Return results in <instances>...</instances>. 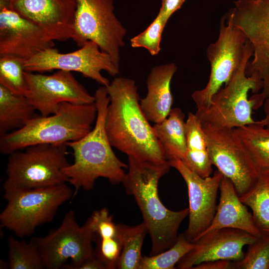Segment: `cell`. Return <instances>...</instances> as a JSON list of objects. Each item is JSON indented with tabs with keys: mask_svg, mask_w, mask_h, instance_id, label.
<instances>
[{
	"mask_svg": "<svg viewBox=\"0 0 269 269\" xmlns=\"http://www.w3.org/2000/svg\"><path fill=\"white\" fill-rule=\"evenodd\" d=\"M109 98L105 127L112 146L128 156L162 163L163 150L140 106L135 81L117 77L106 87Z\"/></svg>",
	"mask_w": 269,
	"mask_h": 269,
	"instance_id": "cell-1",
	"label": "cell"
},
{
	"mask_svg": "<svg viewBox=\"0 0 269 269\" xmlns=\"http://www.w3.org/2000/svg\"><path fill=\"white\" fill-rule=\"evenodd\" d=\"M128 171L122 183L140 209L151 241L150 255H154L175 243L178 229L188 216L189 208L169 210L159 198V181L171 167L168 160L158 163L128 156Z\"/></svg>",
	"mask_w": 269,
	"mask_h": 269,
	"instance_id": "cell-2",
	"label": "cell"
},
{
	"mask_svg": "<svg viewBox=\"0 0 269 269\" xmlns=\"http://www.w3.org/2000/svg\"><path fill=\"white\" fill-rule=\"evenodd\" d=\"M94 97L97 116L94 128L82 138L65 143L73 151L74 161L65 167L63 172L67 182L74 187V195L80 189L92 190L100 177L112 184L122 182L126 173L124 169L128 167L115 154L105 130L109 103L107 87H100Z\"/></svg>",
	"mask_w": 269,
	"mask_h": 269,
	"instance_id": "cell-3",
	"label": "cell"
},
{
	"mask_svg": "<svg viewBox=\"0 0 269 269\" xmlns=\"http://www.w3.org/2000/svg\"><path fill=\"white\" fill-rule=\"evenodd\" d=\"M97 116L95 103H61L56 112L34 116L21 128L1 136L0 152L10 153L38 144H65L78 140L93 129Z\"/></svg>",
	"mask_w": 269,
	"mask_h": 269,
	"instance_id": "cell-4",
	"label": "cell"
},
{
	"mask_svg": "<svg viewBox=\"0 0 269 269\" xmlns=\"http://www.w3.org/2000/svg\"><path fill=\"white\" fill-rule=\"evenodd\" d=\"M74 196L66 183L4 191L7 203L0 214V227L19 238L30 236L38 227L51 222L58 208Z\"/></svg>",
	"mask_w": 269,
	"mask_h": 269,
	"instance_id": "cell-5",
	"label": "cell"
},
{
	"mask_svg": "<svg viewBox=\"0 0 269 269\" xmlns=\"http://www.w3.org/2000/svg\"><path fill=\"white\" fill-rule=\"evenodd\" d=\"M65 144H38L9 154L4 191L66 183L63 169L69 164Z\"/></svg>",
	"mask_w": 269,
	"mask_h": 269,
	"instance_id": "cell-6",
	"label": "cell"
},
{
	"mask_svg": "<svg viewBox=\"0 0 269 269\" xmlns=\"http://www.w3.org/2000/svg\"><path fill=\"white\" fill-rule=\"evenodd\" d=\"M253 52L247 39L244 57L239 69L213 96L208 108L195 114L202 124L235 129L256 122L252 117L255 99L253 96L249 98L248 94L250 91L258 93L263 86L256 77L247 75V66Z\"/></svg>",
	"mask_w": 269,
	"mask_h": 269,
	"instance_id": "cell-7",
	"label": "cell"
},
{
	"mask_svg": "<svg viewBox=\"0 0 269 269\" xmlns=\"http://www.w3.org/2000/svg\"><path fill=\"white\" fill-rule=\"evenodd\" d=\"M247 41L243 32L223 16L217 40L207 49L211 68L208 82L203 89L191 95L196 112L208 108L213 96L239 69L244 57Z\"/></svg>",
	"mask_w": 269,
	"mask_h": 269,
	"instance_id": "cell-8",
	"label": "cell"
},
{
	"mask_svg": "<svg viewBox=\"0 0 269 269\" xmlns=\"http://www.w3.org/2000/svg\"><path fill=\"white\" fill-rule=\"evenodd\" d=\"M113 0H77L74 41L79 47L96 43L119 67L127 30L114 13Z\"/></svg>",
	"mask_w": 269,
	"mask_h": 269,
	"instance_id": "cell-9",
	"label": "cell"
},
{
	"mask_svg": "<svg viewBox=\"0 0 269 269\" xmlns=\"http://www.w3.org/2000/svg\"><path fill=\"white\" fill-rule=\"evenodd\" d=\"M224 16L240 29L251 43L253 58L246 73L262 84L260 92L266 97L269 88V0H235Z\"/></svg>",
	"mask_w": 269,
	"mask_h": 269,
	"instance_id": "cell-10",
	"label": "cell"
},
{
	"mask_svg": "<svg viewBox=\"0 0 269 269\" xmlns=\"http://www.w3.org/2000/svg\"><path fill=\"white\" fill-rule=\"evenodd\" d=\"M95 235L88 219L80 226L75 211L69 210L59 227L45 237L35 238L45 268L75 269L95 255L92 247Z\"/></svg>",
	"mask_w": 269,
	"mask_h": 269,
	"instance_id": "cell-11",
	"label": "cell"
},
{
	"mask_svg": "<svg viewBox=\"0 0 269 269\" xmlns=\"http://www.w3.org/2000/svg\"><path fill=\"white\" fill-rule=\"evenodd\" d=\"M212 165L233 184L239 196L254 185L261 168L234 133L233 129L203 125Z\"/></svg>",
	"mask_w": 269,
	"mask_h": 269,
	"instance_id": "cell-12",
	"label": "cell"
},
{
	"mask_svg": "<svg viewBox=\"0 0 269 269\" xmlns=\"http://www.w3.org/2000/svg\"><path fill=\"white\" fill-rule=\"evenodd\" d=\"M23 66L25 71L31 72L52 70L75 71L106 87L110 83L101 71H105L111 76L119 72V67L114 63L111 57L91 41L69 53H60L53 47L46 49L24 61Z\"/></svg>",
	"mask_w": 269,
	"mask_h": 269,
	"instance_id": "cell-13",
	"label": "cell"
},
{
	"mask_svg": "<svg viewBox=\"0 0 269 269\" xmlns=\"http://www.w3.org/2000/svg\"><path fill=\"white\" fill-rule=\"evenodd\" d=\"M28 89L25 97L41 116L55 113L63 102L75 104L95 103L89 93L72 74L59 70L51 75L25 72Z\"/></svg>",
	"mask_w": 269,
	"mask_h": 269,
	"instance_id": "cell-14",
	"label": "cell"
},
{
	"mask_svg": "<svg viewBox=\"0 0 269 269\" xmlns=\"http://www.w3.org/2000/svg\"><path fill=\"white\" fill-rule=\"evenodd\" d=\"M185 181L189 199V222L183 233L191 242H194L211 225L217 209L216 199L222 174L218 170L203 178L188 168L178 158L168 160Z\"/></svg>",
	"mask_w": 269,
	"mask_h": 269,
	"instance_id": "cell-15",
	"label": "cell"
},
{
	"mask_svg": "<svg viewBox=\"0 0 269 269\" xmlns=\"http://www.w3.org/2000/svg\"><path fill=\"white\" fill-rule=\"evenodd\" d=\"M54 45L41 27L12 9L8 1L0 0V56L25 61Z\"/></svg>",
	"mask_w": 269,
	"mask_h": 269,
	"instance_id": "cell-16",
	"label": "cell"
},
{
	"mask_svg": "<svg viewBox=\"0 0 269 269\" xmlns=\"http://www.w3.org/2000/svg\"><path fill=\"white\" fill-rule=\"evenodd\" d=\"M21 16L41 27L52 40H74L77 0H15L8 2Z\"/></svg>",
	"mask_w": 269,
	"mask_h": 269,
	"instance_id": "cell-17",
	"label": "cell"
},
{
	"mask_svg": "<svg viewBox=\"0 0 269 269\" xmlns=\"http://www.w3.org/2000/svg\"><path fill=\"white\" fill-rule=\"evenodd\" d=\"M257 238L245 231L233 228L206 233L194 242L193 248L178 262L176 267L192 269L198 264L210 261H239L245 255L244 247Z\"/></svg>",
	"mask_w": 269,
	"mask_h": 269,
	"instance_id": "cell-18",
	"label": "cell"
},
{
	"mask_svg": "<svg viewBox=\"0 0 269 269\" xmlns=\"http://www.w3.org/2000/svg\"><path fill=\"white\" fill-rule=\"evenodd\" d=\"M219 190V202L213 221L201 236L220 229L233 228L245 231L257 238L261 237L262 234L256 225L252 214L240 200L230 180L223 176Z\"/></svg>",
	"mask_w": 269,
	"mask_h": 269,
	"instance_id": "cell-19",
	"label": "cell"
},
{
	"mask_svg": "<svg viewBox=\"0 0 269 269\" xmlns=\"http://www.w3.org/2000/svg\"><path fill=\"white\" fill-rule=\"evenodd\" d=\"M177 70L173 63L154 67L146 79L147 93L140 100V106L149 121L154 124L164 120L172 109L171 81Z\"/></svg>",
	"mask_w": 269,
	"mask_h": 269,
	"instance_id": "cell-20",
	"label": "cell"
},
{
	"mask_svg": "<svg viewBox=\"0 0 269 269\" xmlns=\"http://www.w3.org/2000/svg\"><path fill=\"white\" fill-rule=\"evenodd\" d=\"M186 152L181 160L190 169L205 178L212 175L207 136L200 120L195 114L189 113L185 121Z\"/></svg>",
	"mask_w": 269,
	"mask_h": 269,
	"instance_id": "cell-21",
	"label": "cell"
},
{
	"mask_svg": "<svg viewBox=\"0 0 269 269\" xmlns=\"http://www.w3.org/2000/svg\"><path fill=\"white\" fill-rule=\"evenodd\" d=\"M185 115L179 108H172L168 116L153 129L166 159L182 160L186 152Z\"/></svg>",
	"mask_w": 269,
	"mask_h": 269,
	"instance_id": "cell-22",
	"label": "cell"
},
{
	"mask_svg": "<svg viewBox=\"0 0 269 269\" xmlns=\"http://www.w3.org/2000/svg\"><path fill=\"white\" fill-rule=\"evenodd\" d=\"M36 111L25 96L14 95L0 85V136L22 128Z\"/></svg>",
	"mask_w": 269,
	"mask_h": 269,
	"instance_id": "cell-23",
	"label": "cell"
},
{
	"mask_svg": "<svg viewBox=\"0 0 269 269\" xmlns=\"http://www.w3.org/2000/svg\"><path fill=\"white\" fill-rule=\"evenodd\" d=\"M251 208L254 221L263 234H269V167L262 168L253 187L239 196Z\"/></svg>",
	"mask_w": 269,
	"mask_h": 269,
	"instance_id": "cell-24",
	"label": "cell"
},
{
	"mask_svg": "<svg viewBox=\"0 0 269 269\" xmlns=\"http://www.w3.org/2000/svg\"><path fill=\"white\" fill-rule=\"evenodd\" d=\"M118 235L122 245L118 262L119 269H139L143 256L141 249L145 235L148 234L145 224L134 226L117 224Z\"/></svg>",
	"mask_w": 269,
	"mask_h": 269,
	"instance_id": "cell-25",
	"label": "cell"
},
{
	"mask_svg": "<svg viewBox=\"0 0 269 269\" xmlns=\"http://www.w3.org/2000/svg\"><path fill=\"white\" fill-rule=\"evenodd\" d=\"M233 130L257 165L261 168L269 167V130L262 121Z\"/></svg>",
	"mask_w": 269,
	"mask_h": 269,
	"instance_id": "cell-26",
	"label": "cell"
},
{
	"mask_svg": "<svg viewBox=\"0 0 269 269\" xmlns=\"http://www.w3.org/2000/svg\"><path fill=\"white\" fill-rule=\"evenodd\" d=\"M7 245L9 269L45 268L43 258L35 237L26 243L20 241L13 237H9L7 240Z\"/></svg>",
	"mask_w": 269,
	"mask_h": 269,
	"instance_id": "cell-27",
	"label": "cell"
},
{
	"mask_svg": "<svg viewBox=\"0 0 269 269\" xmlns=\"http://www.w3.org/2000/svg\"><path fill=\"white\" fill-rule=\"evenodd\" d=\"M194 247L184 234L178 235L175 243L166 250L154 255L143 256L139 269H174L178 262Z\"/></svg>",
	"mask_w": 269,
	"mask_h": 269,
	"instance_id": "cell-28",
	"label": "cell"
},
{
	"mask_svg": "<svg viewBox=\"0 0 269 269\" xmlns=\"http://www.w3.org/2000/svg\"><path fill=\"white\" fill-rule=\"evenodd\" d=\"M23 62L14 56H0V85L14 95L25 97L28 86Z\"/></svg>",
	"mask_w": 269,
	"mask_h": 269,
	"instance_id": "cell-29",
	"label": "cell"
},
{
	"mask_svg": "<svg viewBox=\"0 0 269 269\" xmlns=\"http://www.w3.org/2000/svg\"><path fill=\"white\" fill-rule=\"evenodd\" d=\"M248 246L241 260L232 261V269H269V234H263Z\"/></svg>",
	"mask_w": 269,
	"mask_h": 269,
	"instance_id": "cell-30",
	"label": "cell"
},
{
	"mask_svg": "<svg viewBox=\"0 0 269 269\" xmlns=\"http://www.w3.org/2000/svg\"><path fill=\"white\" fill-rule=\"evenodd\" d=\"M166 23L158 13L143 31L131 38L130 42L132 47H142L147 49L151 55H157L160 50L162 34Z\"/></svg>",
	"mask_w": 269,
	"mask_h": 269,
	"instance_id": "cell-31",
	"label": "cell"
},
{
	"mask_svg": "<svg viewBox=\"0 0 269 269\" xmlns=\"http://www.w3.org/2000/svg\"><path fill=\"white\" fill-rule=\"evenodd\" d=\"M121 252L122 245L118 235L113 238H98L95 255L106 269H117Z\"/></svg>",
	"mask_w": 269,
	"mask_h": 269,
	"instance_id": "cell-32",
	"label": "cell"
},
{
	"mask_svg": "<svg viewBox=\"0 0 269 269\" xmlns=\"http://www.w3.org/2000/svg\"><path fill=\"white\" fill-rule=\"evenodd\" d=\"M91 227L98 238H108L118 236V227L106 208L94 211L88 218Z\"/></svg>",
	"mask_w": 269,
	"mask_h": 269,
	"instance_id": "cell-33",
	"label": "cell"
},
{
	"mask_svg": "<svg viewBox=\"0 0 269 269\" xmlns=\"http://www.w3.org/2000/svg\"><path fill=\"white\" fill-rule=\"evenodd\" d=\"M185 0H161L159 13L163 20L167 22L171 16L180 9Z\"/></svg>",
	"mask_w": 269,
	"mask_h": 269,
	"instance_id": "cell-34",
	"label": "cell"
},
{
	"mask_svg": "<svg viewBox=\"0 0 269 269\" xmlns=\"http://www.w3.org/2000/svg\"><path fill=\"white\" fill-rule=\"evenodd\" d=\"M232 269V261L213 260L198 264L192 269Z\"/></svg>",
	"mask_w": 269,
	"mask_h": 269,
	"instance_id": "cell-35",
	"label": "cell"
},
{
	"mask_svg": "<svg viewBox=\"0 0 269 269\" xmlns=\"http://www.w3.org/2000/svg\"><path fill=\"white\" fill-rule=\"evenodd\" d=\"M75 269H106L104 264L94 255L77 266Z\"/></svg>",
	"mask_w": 269,
	"mask_h": 269,
	"instance_id": "cell-36",
	"label": "cell"
},
{
	"mask_svg": "<svg viewBox=\"0 0 269 269\" xmlns=\"http://www.w3.org/2000/svg\"><path fill=\"white\" fill-rule=\"evenodd\" d=\"M263 106L265 113V117L261 121L265 126L269 130V88L267 92Z\"/></svg>",
	"mask_w": 269,
	"mask_h": 269,
	"instance_id": "cell-37",
	"label": "cell"
},
{
	"mask_svg": "<svg viewBox=\"0 0 269 269\" xmlns=\"http://www.w3.org/2000/svg\"><path fill=\"white\" fill-rule=\"evenodd\" d=\"M4 0L8 1V2H12L15 0Z\"/></svg>",
	"mask_w": 269,
	"mask_h": 269,
	"instance_id": "cell-38",
	"label": "cell"
}]
</instances>
